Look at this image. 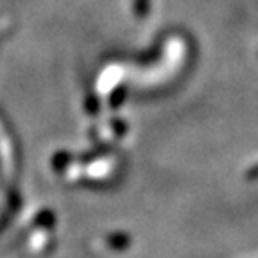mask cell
Returning <instances> with one entry per match:
<instances>
[{
	"instance_id": "obj_1",
	"label": "cell",
	"mask_w": 258,
	"mask_h": 258,
	"mask_svg": "<svg viewBox=\"0 0 258 258\" xmlns=\"http://www.w3.org/2000/svg\"><path fill=\"white\" fill-rule=\"evenodd\" d=\"M247 177H249V179H258V165L254 167V169H251V170H249Z\"/></svg>"
}]
</instances>
